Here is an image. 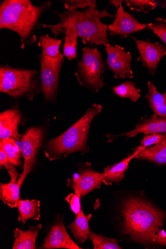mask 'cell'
<instances>
[{"label":"cell","instance_id":"cell-4","mask_svg":"<svg viewBox=\"0 0 166 249\" xmlns=\"http://www.w3.org/2000/svg\"><path fill=\"white\" fill-rule=\"evenodd\" d=\"M96 8L90 7L83 12L66 11L62 13L73 20L78 36L83 44L106 47L111 41L109 38V26L103 23L101 19L114 18L115 15L109 13L107 9L100 12Z\"/></svg>","mask_w":166,"mask_h":249},{"label":"cell","instance_id":"cell-33","mask_svg":"<svg viewBox=\"0 0 166 249\" xmlns=\"http://www.w3.org/2000/svg\"><path fill=\"white\" fill-rule=\"evenodd\" d=\"M123 2L124 1H123V0H110V1H109V4L116 9L119 8Z\"/></svg>","mask_w":166,"mask_h":249},{"label":"cell","instance_id":"cell-35","mask_svg":"<svg viewBox=\"0 0 166 249\" xmlns=\"http://www.w3.org/2000/svg\"><path fill=\"white\" fill-rule=\"evenodd\" d=\"M165 137H166V133H165Z\"/></svg>","mask_w":166,"mask_h":249},{"label":"cell","instance_id":"cell-19","mask_svg":"<svg viewBox=\"0 0 166 249\" xmlns=\"http://www.w3.org/2000/svg\"><path fill=\"white\" fill-rule=\"evenodd\" d=\"M18 177H12L9 183H1L0 185V198L5 204L11 209L17 208L19 200V192L21 185L17 182Z\"/></svg>","mask_w":166,"mask_h":249},{"label":"cell","instance_id":"cell-18","mask_svg":"<svg viewBox=\"0 0 166 249\" xmlns=\"http://www.w3.org/2000/svg\"><path fill=\"white\" fill-rule=\"evenodd\" d=\"M148 90L145 98L148 101L149 106L153 111V116L166 117V91L161 94L158 91L155 84L148 81Z\"/></svg>","mask_w":166,"mask_h":249},{"label":"cell","instance_id":"cell-1","mask_svg":"<svg viewBox=\"0 0 166 249\" xmlns=\"http://www.w3.org/2000/svg\"><path fill=\"white\" fill-rule=\"evenodd\" d=\"M124 232L135 241L166 245V234L161 231L166 214L150 203L129 198L122 207Z\"/></svg>","mask_w":166,"mask_h":249},{"label":"cell","instance_id":"cell-6","mask_svg":"<svg viewBox=\"0 0 166 249\" xmlns=\"http://www.w3.org/2000/svg\"><path fill=\"white\" fill-rule=\"evenodd\" d=\"M82 52V59L75 75L80 86L93 94L97 93L105 85L103 75L107 70L106 62L97 48L85 47Z\"/></svg>","mask_w":166,"mask_h":249},{"label":"cell","instance_id":"cell-15","mask_svg":"<svg viewBox=\"0 0 166 249\" xmlns=\"http://www.w3.org/2000/svg\"><path fill=\"white\" fill-rule=\"evenodd\" d=\"M22 115L18 107L9 108L0 114V138L19 141L21 134L18 131Z\"/></svg>","mask_w":166,"mask_h":249},{"label":"cell","instance_id":"cell-29","mask_svg":"<svg viewBox=\"0 0 166 249\" xmlns=\"http://www.w3.org/2000/svg\"><path fill=\"white\" fill-rule=\"evenodd\" d=\"M66 11L73 12L78 8L84 9L90 7L96 8V0H64L62 1Z\"/></svg>","mask_w":166,"mask_h":249},{"label":"cell","instance_id":"cell-34","mask_svg":"<svg viewBox=\"0 0 166 249\" xmlns=\"http://www.w3.org/2000/svg\"><path fill=\"white\" fill-rule=\"evenodd\" d=\"M160 4L162 8L166 10V0H163V1H161Z\"/></svg>","mask_w":166,"mask_h":249},{"label":"cell","instance_id":"cell-13","mask_svg":"<svg viewBox=\"0 0 166 249\" xmlns=\"http://www.w3.org/2000/svg\"><path fill=\"white\" fill-rule=\"evenodd\" d=\"M166 133V117L159 118L148 115L141 118L137 123L135 128L131 131L123 133L119 135H109L108 138L109 142H112L115 139L126 136L129 139L134 138L139 134H145L146 135L153 133Z\"/></svg>","mask_w":166,"mask_h":249},{"label":"cell","instance_id":"cell-11","mask_svg":"<svg viewBox=\"0 0 166 249\" xmlns=\"http://www.w3.org/2000/svg\"><path fill=\"white\" fill-rule=\"evenodd\" d=\"M148 29V24L141 23L132 15L125 11L123 5L117 9L112 23L109 25L110 35L127 38L131 34Z\"/></svg>","mask_w":166,"mask_h":249},{"label":"cell","instance_id":"cell-27","mask_svg":"<svg viewBox=\"0 0 166 249\" xmlns=\"http://www.w3.org/2000/svg\"><path fill=\"white\" fill-rule=\"evenodd\" d=\"M124 3L131 11L143 12L147 15L157 7V3L154 0H125Z\"/></svg>","mask_w":166,"mask_h":249},{"label":"cell","instance_id":"cell-8","mask_svg":"<svg viewBox=\"0 0 166 249\" xmlns=\"http://www.w3.org/2000/svg\"><path fill=\"white\" fill-rule=\"evenodd\" d=\"M44 136L43 126H38L28 129L21 137L20 148L24 158L23 173L28 175L32 172Z\"/></svg>","mask_w":166,"mask_h":249},{"label":"cell","instance_id":"cell-21","mask_svg":"<svg viewBox=\"0 0 166 249\" xmlns=\"http://www.w3.org/2000/svg\"><path fill=\"white\" fill-rule=\"evenodd\" d=\"M40 201L37 199L19 200L17 208L19 212L18 221L26 224L30 219L38 221L40 217Z\"/></svg>","mask_w":166,"mask_h":249},{"label":"cell","instance_id":"cell-26","mask_svg":"<svg viewBox=\"0 0 166 249\" xmlns=\"http://www.w3.org/2000/svg\"><path fill=\"white\" fill-rule=\"evenodd\" d=\"M94 249H121L116 239L108 238L92 232L89 234Z\"/></svg>","mask_w":166,"mask_h":249},{"label":"cell","instance_id":"cell-22","mask_svg":"<svg viewBox=\"0 0 166 249\" xmlns=\"http://www.w3.org/2000/svg\"><path fill=\"white\" fill-rule=\"evenodd\" d=\"M136 158L159 165L166 164V139L159 144L145 148Z\"/></svg>","mask_w":166,"mask_h":249},{"label":"cell","instance_id":"cell-25","mask_svg":"<svg viewBox=\"0 0 166 249\" xmlns=\"http://www.w3.org/2000/svg\"><path fill=\"white\" fill-rule=\"evenodd\" d=\"M3 147L7 153L10 162L15 166L21 165L20 158L22 155L21 150L17 144L16 141L13 139L1 140Z\"/></svg>","mask_w":166,"mask_h":249},{"label":"cell","instance_id":"cell-10","mask_svg":"<svg viewBox=\"0 0 166 249\" xmlns=\"http://www.w3.org/2000/svg\"><path fill=\"white\" fill-rule=\"evenodd\" d=\"M131 37L136 43L139 53L137 61L141 62L142 66L154 77L161 60L166 56V48L163 44L158 42L153 43L149 39L143 40L133 36Z\"/></svg>","mask_w":166,"mask_h":249},{"label":"cell","instance_id":"cell-23","mask_svg":"<svg viewBox=\"0 0 166 249\" xmlns=\"http://www.w3.org/2000/svg\"><path fill=\"white\" fill-rule=\"evenodd\" d=\"M62 39L50 36L49 35L40 36L37 42L38 47L42 49L41 54L52 58H57L62 53L60 48Z\"/></svg>","mask_w":166,"mask_h":249},{"label":"cell","instance_id":"cell-7","mask_svg":"<svg viewBox=\"0 0 166 249\" xmlns=\"http://www.w3.org/2000/svg\"><path fill=\"white\" fill-rule=\"evenodd\" d=\"M40 64V74L42 91L45 103L55 104L59 87V76L64 62L63 54L57 58L38 55Z\"/></svg>","mask_w":166,"mask_h":249},{"label":"cell","instance_id":"cell-24","mask_svg":"<svg viewBox=\"0 0 166 249\" xmlns=\"http://www.w3.org/2000/svg\"><path fill=\"white\" fill-rule=\"evenodd\" d=\"M113 92L121 98L129 99L136 103L141 97V90L136 87V84L131 81H127L112 88Z\"/></svg>","mask_w":166,"mask_h":249},{"label":"cell","instance_id":"cell-5","mask_svg":"<svg viewBox=\"0 0 166 249\" xmlns=\"http://www.w3.org/2000/svg\"><path fill=\"white\" fill-rule=\"evenodd\" d=\"M42 91L40 78L35 70L17 69L8 64L0 66V92L19 99L33 101Z\"/></svg>","mask_w":166,"mask_h":249},{"label":"cell","instance_id":"cell-31","mask_svg":"<svg viewBox=\"0 0 166 249\" xmlns=\"http://www.w3.org/2000/svg\"><path fill=\"white\" fill-rule=\"evenodd\" d=\"M65 199L69 203L71 210L77 215L81 210L80 196L76 193H71Z\"/></svg>","mask_w":166,"mask_h":249},{"label":"cell","instance_id":"cell-9","mask_svg":"<svg viewBox=\"0 0 166 249\" xmlns=\"http://www.w3.org/2000/svg\"><path fill=\"white\" fill-rule=\"evenodd\" d=\"M107 53V63L116 79L124 80L134 77L131 68L132 56L130 52H126L120 45L112 46L109 44L106 47Z\"/></svg>","mask_w":166,"mask_h":249},{"label":"cell","instance_id":"cell-12","mask_svg":"<svg viewBox=\"0 0 166 249\" xmlns=\"http://www.w3.org/2000/svg\"><path fill=\"white\" fill-rule=\"evenodd\" d=\"M103 181L102 173L85 168L68 179L67 186L73 188L80 197L84 196L93 190L100 188Z\"/></svg>","mask_w":166,"mask_h":249},{"label":"cell","instance_id":"cell-30","mask_svg":"<svg viewBox=\"0 0 166 249\" xmlns=\"http://www.w3.org/2000/svg\"><path fill=\"white\" fill-rule=\"evenodd\" d=\"M165 139V135L161 133H153L147 135L141 141V146L145 149L152 145L159 144Z\"/></svg>","mask_w":166,"mask_h":249},{"label":"cell","instance_id":"cell-2","mask_svg":"<svg viewBox=\"0 0 166 249\" xmlns=\"http://www.w3.org/2000/svg\"><path fill=\"white\" fill-rule=\"evenodd\" d=\"M52 4L46 1L36 6L30 0H5L0 6V29L16 33L23 50L37 41L36 32L43 25L40 18Z\"/></svg>","mask_w":166,"mask_h":249},{"label":"cell","instance_id":"cell-28","mask_svg":"<svg viewBox=\"0 0 166 249\" xmlns=\"http://www.w3.org/2000/svg\"><path fill=\"white\" fill-rule=\"evenodd\" d=\"M148 29L158 36L166 48V19L162 18H156L154 23L148 24ZM165 60L166 61V58Z\"/></svg>","mask_w":166,"mask_h":249},{"label":"cell","instance_id":"cell-3","mask_svg":"<svg viewBox=\"0 0 166 249\" xmlns=\"http://www.w3.org/2000/svg\"><path fill=\"white\" fill-rule=\"evenodd\" d=\"M102 110L101 105H92L75 124L47 143L45 150L46 157L50 161H54L63 159L76 152H88V138L92 122Z\"/></svg>","mask_w":166,"mask_h":249},{"label":"cell","instance_id":"cell-17","mask_svg":"<svg viewBox=\"0 0 166 249\" xmlns=\"http://www.w3.org/2000/svg\"><path fill=\"white\" fill-rule=\"evenodd\" d=\"M42 225L31 226L27 231L18 228L14 231L15 242L13 249H36V242Z\"/></svg>","mask_w":166,"mask_h":249},{"label":"cell","instance_id":"cell-14","mask_svg":"<svg viewBox=\"0 0 166 249\" xmlns=\"http://www.w3.org/2000/svg\"><path fill=\"white\" fill-rule=\"evenodd\" d=\"M80 249L67 233L63 221L57 220L53 226L51 230L44 239L39 249Z\"/></svg>","mask_w":166,"mask_h":249},{"label":"cell","instance_id":"cell-20","mask_svg":"<svg viewBox=\"0 0 166 249\" xmlns=\"http://www.w3.org/2000/svg\"><path fill=\"white\" fill-rule=\"evenodd\" d=\"M92 217L91 214L86 216L83 211L81 210L74 222L68 226L75 239L80 244L83 243L89 237V221Z\"/></svg>","mask_w":166,"mask_h":249},{"label":"cell","instance_id":"cell-32","mask_svg":"<svg viewBox=\"0 0 166 249\" xmlns=\"http://www.w3.org/2000/svg\"><path fill=\"white\" fill-rule=\"evenodd\" d=\"M11 163L2 143L0 142V166H1V169H2V167L6 168Z\"/></svg>","mask_w":166,"mask_h":249},{"label":"cell","instance_id":"cell-16","mask_svg":"<svg viewBox=\"0 0 166 249\" xmlns=\"http://www.w3.org/2000/svg\"><path fill=\"white\" fill-rule=\"evenodd\" d=\"M144 149H145L143 147L140 146L132 154L125 158V160L106 168L104 173H102L103 183L109 185H111L113 183L120 182L125 177V173L127 170L131 160L136 158L139 153Z\"/></svg>","mask_w":166,"mask_h":249}]
</instances>
